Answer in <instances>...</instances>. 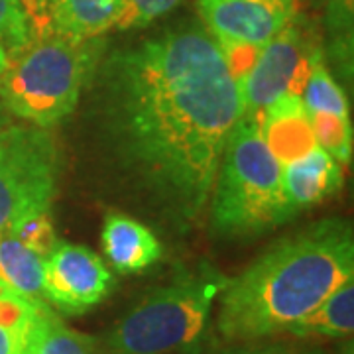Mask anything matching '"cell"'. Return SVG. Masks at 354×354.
I'll return each mask as SVG.
<instances>
[{"label": "cell", "mask_w": 354, "mask_h": 354, "mask_svg": "<svg viewBox=\"0 0 354 354\" xmlns=\"http://www.w3.org/2000/svg\"><path fill=\"white\" fill-rule=\"evenodd\" d=\"M111 162L179 232L201 225L244 101L201 26L169 28L102 55L91 79Z\"/></svg>", "instance_id": "obj_1"}, {"label": "cell", "mask_w": 354, "mask_h": 354, "mask_svg": "<svg viewBox=\"0 0 354 354\" xmlns=\"http://www.w3.org/2000/svg\"><path fill=\"white\" fill-rule=\"evenodd\" d=\"M354 274V234L344 218L295 230L221 291L216 329L230 342L288 333Z\"/></svg>", "instance_id": "obj_2"}, {"label": "cell", "mask_w": 354, "mask_h": 354, "mask_svg": "<svg viewBox=\"0 0 354 354\" xmlns=\"http://www.w3.org/2000/svg\"><path fill=\"white\" fill-rule=\"evenodd\" d=\"M207 211L211 230L228 241L260 236L295 216L283 195L281 164L254 114H244L228 138Z\"/></svg>", "instance_id": "obj_3"}, {"label": "cell", "mask_w": 354, "mask_h": 354, "mask_svg": "<svg viewBox=\"0 0 354 354\" xmlns=\"http://www.w3.org/2000/svg\"><path fill=\"white\" fill-rule=\"evenodd\" d=\"M104 55V41L65 36L32 38L8 57L0 79L2 106L34 127L50 128L75 111Z\"/></svg>", "instance_id": "obj_4"}, {"label": "cell", "mask_w": 354, "mask_h": 354, "mask_svg": "<svg viewBox=\"0 0 354 354\" xmlns=\"http://www.w3.org/2000/svg\"><path fill=\"white\" fill-rule=\"evenodd\" d=\"M228 279L209 268L148 293L102 337V354H169L201 337Z\"/></svg>", "instance_id": "obj_5"}, {"label": "cell", "mask_w": 354, "mask_h": 354, "mask_svg": "<svg viewBox=\"0 0 354 354\" xmlns=\"http://www.w3.org/2000/svg\"><path fill=\"white\" fill-rule=\"evenodd\" d=\"M62 156L48 128H0V234L32 216L50 213L59 183Z\"/></svg>", "instance_id": "obj_6"}, {"label": "cell", "mask_w": 354, "mask_h": 354, "mask_svg": "<svg viewBox=\"0 0 354 354\" xmlns=\"http://www.w3.org/2000/svg\"><path fill=\"white\" fill-rule=\"evenodd\" d=\"M319 48L299 24L297 16L260 50L252 69L239 81L244 114H256L283 95H299Z\"/></svg>", "instance_id": "obj_7"}, {"label": "cell", "mask_w": 354, "mask_h": 354, "mask_svg": "<svg viewBox=\"0 0 354 354\" xmlns=\"http://www.w3.org/2000/svg\"><path fill=\"white\" fill-rule=\"evenodd\" d=\"M113 290L111 270L85 246L57 242L44 260V301L62 313H85Z\"/></svg>", "instance_id": "obj_8"}, {"label": "cell", "mask_w": 354, "mask_h": 354, "mask_svg": "<svg viewBox=\"0 0 354 354\" xmlns=\"http://www.w3.org/2000/svg\"><path fill=\"white\" fill-rule=\"evenodd\" d=\"M197 10L218 48L262 50L297 16V0H197Z\"/></svg>", "instance_id": "obj_9"}, {"label": "cell", "mask_w": 354, "mask_h": 354, "mask_svg": "<svg viewBox=\"0 0 354 354\" xmlns=\"http://www.w3.org/2000/svg\"><path fill=\"white\" fill-rule=\"evenodd\" d=\"M254 116L262 138L281 165L317 148L309 111L299 95H283Z\"/></svg>", "instance_id": "obj_10"}, {"label": "cell", "mask_w": 354, "mask_h": 354, "mask_svg": "<svg viewBox=\"0 0 354 354\" xmlns=\"http://www.w3.org/2000/svg\"><path fill=\"white\" fill-rule=\"evenodd\" d=\"M342 183V165L319 146L290 164L281 165L283 195L293 215L333 197Z\"/></svg>", "instance_id": "obj_11"}, {"label": "cell", "mask_w": 354, "mask_h": 354, "mask_svg": "<svg viewBox=\"0 0 354 354\" xmlns=\"http://www.w3.org/2000/svg\"><path fill=\"white\" fill-rule=\"evenodd\" d=\"M101 242L106 260L120 274H138L162 256V242L152 230L120 213H111L104 218Z\"/></svg>", "instance_id": "obj_12"}, {"label": "cell", "mask_w": 354, "mask_h": 354, "mask_svg": "<svg viewBox=\"0 0 354 354\" xmlns=\"http://www.w3.org/2000/svg\"><path fill=\"white\" fill-rule=\"evenodd\" d=\"M128 0H50L51 34L73 39H97L122 30Z\"/></svg>", "instance_id": "obj_13"}, {"label": "cell", "mask_w": 354, "mask_h": 354, "mask_svg": "<svg viewBox=\"0 0 354 354\" xmlns=\"http://www.w3.org/2000/svg\"><path fill=\"white\" fill-rule=\"evenodd\" d=\"M44 260L14 232L0 234V281L34 301H44Z\"/></svg>", "instance_id": "obj_14"}, {"label": "cell", "mask_w": 354, "mask_h": 354, "mask_svg": "<svg viewBox=\"0 0 354 354\" xmlns=\"http://www.w3.org/2000/svg\"><path fill=\"white\" fill-rule=\"evenodd\" d=\"M354 329V279H346L288 333L295 337L344 339Z\"/></svg>", "instance_id": "obj_15"}, {"label": "cell", "mask_w": 354, "mask_h": 354, "mask_svg": "<svg viewBox=\"0 0 354 354\" xmlns=\"http://www.w3.org/2000/svg\"><path fill=\"white\" fill-rule=\"evenodd\" d=\"M34 354H99L97 341L67 327L55 309L41 301L32 335L26 344Z\"/></svg>", "instance_id": "obj_16"}, {"label": "cell", "mask_w": 354, "mask_h": 354, "mask_svg": "<svg viewBox=\"0 0 354 354\" xmlns=\"http://www.w3.org/2000/svg\"><path fill=\"white\" fill-rule=\"evenodd\" d=\"M301 101L309 113H327L341 118H351L346 95L327 71L321 50H317L311 59L309 75L301 91Z\"/></svg>", "instance_id": "obj_17"}, {"label": "cell", "mask_w": 354, "mask_h": 354, "mask_svg": "<svg viewBox=\"0 0 354 354\" xmlns=\"http://www.w3.org/2000/svg\"><path fill=\"white\" fill-rule=\"evenodd\" d=\"M317 146L333 156L341 165L353 160V122L327 113H309Z\"/></svg>", "instance_id": "obj_18"}, {"label": "cell", "mask_w": 354, "mask_h": 354, "mask_svg": "<svg viewBox=\"0 0 354 354\" xmlns=\"http://www.w3.org/2000/svg\"><path fill=\"white\" fill-rule=\"evenodd\" d=\"M32 39L28 18L16 0H0V46L8 57L26 48Z\"/></svg>", "instance_id": "obj_19"}, {"label": "cell", "mask_w": 354, "mask_h": 354, "mask_svg": "<svg viewBox=\"0 0 354 354\" xmlns=\"http://www.w3.org/2000/svg\"><path fill=\"white\" fill-rule=\"evenodd\" d=\"M183 0H128V14L122 30L148 26L158 18L176 10Z\"/></svg>", "instance_id": "obj_20"}, {"label": "cell", "mask_w": 354, "mask_h": 354, "mask_svg": "<svg viewBox=\"0 0 354 354\" xmlns=\"http://www.w3.org/2000/svg\"><path fill=\"white\" fill-rule=\"evenodd\" d=\"M28 18L32 30V38L51 36L50 22V0H16Z\"/></svg>", "instance_id": "obj_21"}, {"label": "cell", "mask_w": 354, "mask_h": 354, "mask_svg": "<svg viewBox=\"0 0 354 354\" xmlns=\"http://www.w3.org/2000/svg\"><path fill=\"white\" fill-rule=\"evenodd\" d=\"M216 354H288L281 344H260V342H239L228 348H223Z\"/></svg>", "instance_id": "obj_22"}, {"label": "cell", "mask_w": 354, "mask_h": 354, "mask_svg": "<svg viewBox=\"0 0 354 354\" xmlns=\"http://www.w3.org/2000/svg\"><path fill=\"white\" fill-rule=\"evenodd\" d=\"M26 344L28 342L18 333L0 323V354H22Z\"/></svg>", "instance_id": "obj_23"}, {"label": "cell", "mask_w": 354, "mask_h": 354, "mask_svg": "<svg viewBox=\"0 0 354 354\" xmlns=\"http://www.w3.org/2000/svg\"><path fill=\"white\" fill-rule=\"evenodd\" d=\"M6 67H8V53H6V50L0 46V79H2V75H4Z\"/></svg>", "instance_id": "obj_24"}, {"label": "cell", "mask_w": 354, "mask_h": 354, "mask_svg": "<svg viewBox=\"0 0 354 354\" xmlns=\"http://www.w3.org/2000/svg\"><path fill=\"white\" fill-rule=\"evenodd\" d=\"M4 124H8V118H6V113H4L2 106H0V128L4 127Z\"/></svg>", "instance_id": "obj_25"}, {"label": "cell", "mask_w": 354, "mask_h": 354, "mask_svg": "<svg viewBox=\"0 0 354 354\" xmlns=\"http://www.w3.org/2000/svg\"><path fill=\"white\" fill-rule=\"evenodd\" d=\"M307 354H330V353H325V351H311V353Z\"/></svg>", "instance_id": "obj_26"}]
</instances>
